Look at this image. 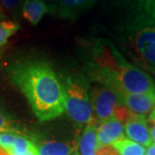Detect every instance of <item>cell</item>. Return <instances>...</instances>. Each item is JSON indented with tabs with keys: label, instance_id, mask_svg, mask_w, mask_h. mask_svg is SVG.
<instances>
[{
	"label": "cell",
	"instance_id": "obj_1",
	"mask_svg": "<svg viewBox=\"0 0 155 155\" xmlns=\"http://www.w3.org/2000/svg\"><path fill=\"white\" fill-rule=\"evenodd\" d=\"M11 80L21 90L40 121L61 116L64 111V89L48 64L28 61L17 66Z\"/></svg>",
	"mask_w": 155,
	"mask_h": 155
},
{
	"label": "cell",
	"instance_id": "obj_2",
	"mask_svg": "<svg viewBox=\"0 0 155 155\" xmlns=\"http://www.w3.org/2000/svg\"><path fill=\"white\" fill-rule=\"evenodd\" d=\"M94 61L93 76L119 94L155 92V84L151 77L130 64L113 46H98Z\"/></svg>",
	"mask_w": 155,
	"mask_h": 155
},
{
	"label": "cell",
	"instance_id": "obj_3",
	"mask_svg": "<svg viewBox=\"0 0 155 155\" xmlns=\"http://www.w3.org/2000/svg\"><path fill=\"white\" fill-rule=\"evenodd\" d=\"M123 31L129 54L136 64L155 73V20L138 0Z\"/></svg>",
	"mask_w": 155,
	"mask_h": 155
},
{
	"label": "cell",
	"instance_id": "obj_4",
	"mask_svg": "<svg viewBox=\"0 0 155 155\" xmlns=\"http://www.w3.org/2000/svg\"><path fill=\"white\" fill-rule=\"evenodd\" d=\"M93 107L101 121L116 119L122 123L127 122L133 115L123 104L119 93L109 87H96L93 89Z\"/></svg>",
	"mask_w": 155,
	"mask_h": 155
},
{
	"label": "cell",
	"instance_id": "obj_5",
	"mask_svg": "<svg viewBox=\"0 0 155 155\" xmlns=\"http://www.w3.org/2000/svg\"><path fill=\"white\" fill-rule=\"evenodd\" d=\"M64 89V110L79 124H95L93 106L86 89L76 81L68 79Z\"/></svg>",
	"mask_w": 155,
	"mask_h": 155
},
{
	"label": "cell",
	"instance_id": "obj_6",
	"mask_svg": "<svg viewBox=\"0 0 155 155\" xmlns=\"http://www.w3.org/2000/svg\"><path fill=\"white\" fill-rule=\"evenodd\" d=\"M123 104L133 115L143 116L152 112L155 108V92L140 94H120Z\"/></svg>",
	"mask_w": 155,
	"mask_h": 155
},
{
	"label": "cell",
	"instance_id": "obj_7",
	"mask_svg": "<svg viewBox=\"0 0 155 155\" xmlns=\"http://www.w3.org/2000/svg\"><path fill=\"white\" fill-rule=\"evenodd\" d=\"M125 133L130 140L142 146H150L152 144V138L147 126L146 118L143 116L132 115L130 117L126 122Z\"/></svg>",
	"mask_w": 155,
	"mask_h": 155
},
{
	"label": "cell",
	"instance_id": "obj_8",
	"mask_svg": "<svg viewBox=\"0 0 155 155\" xmlns=\"http://www.w3.org/2000/svg\"><path fill=\"white\" fill-rule=\"evenodd\" d=\"M123 124L116 119L103 121V123L97 128V138L100 146L112 145L124 137Z\"/></svg>",
	"mask_w": 155,
	"mask_h": 155
},
{
	"label": "cell",
	"instance_id": "obj_9",
	"mask_svg": "<svg viewBox=\"0 0 155 155\" xmlns=\"http://www.w3.org/2000/svg\"><path fill=\"white\" fill-rule=\"evenodd\" d=\"M48 6L42 0H26L22 6V16L30 24L35 25L48 11Z\"/></svg>",
	"mask_w": 155,
	"mask_h": 155
},
{
	"label": "cell",
	"instance_id": "obj_10",
	"mask_svg": "<svg viewBox=\"0 0 155 155\" xmlns=\"http://www.w3.org/2000/svg\"><path fill=\"white\" fill-rule=\"evenodd\" d=\"M100 147L97 138V129L95 124H90L86 127L85 131L81 136L79 149L81 155H97Z\"/></svg>",
	"mask_w": 155,
	"mask_h": 155
},
{
	"label": "cell",
	"instance_id": "obj_11",
	"mask_svg": "<svg viewBox=\"0 0 155 155\" xmlns=\"http://www.w3.org/2000/svg\"><path fill=\"white\" fill-rule=\"evenodd\" d=\"M39 155H70L75 152V146L71 143L58 141H45L36 147Z\"/></svg>",
	"mask_w": 155,
	"mask_h": 155
},
{
	"label": "cell",
	"instance_id": "obj_12",
	"mask_svg": "<svg viewBox=\"0 0 155 155\" xmlns=\"http://www.w3.org/2000/svg\"><path fill=\"white\" fill-rule=\"evenodd\" d=\"M95 0H57L60 13L64 17L75 16L88 8Z\"/></svg>",
	"mask_w": 155,
	"mask_h": 155
},
{
	"label": "cell",
	"instance_id": "obj_13",
	"mask_svg": "<svg viewBox=\"0 0 155 155\" xmlns=\"http://www.w3.org/2000/svg\"><path fill=\"white\" fill-rule=\"evenodd\" d=\"M112 146L120 155H145L146 152L144 146L126 138L114 142Z\"/></svg>",
	"mask_w": 155,
	"mask_h": 155
},
{
	"label": "cell",
	"instance_id": "obj_14",
	"mask_svg": "<svg viewBox=\"0 0 155 155\" xmlns=\"http://www.w3.org/2000/svg\"><path fill=\"white\" fill-rule=\"evenodd\" d=\"M19 29V24L7 20L0 22V46L5 45L8 38Z\"/></svg>",
	"mask_w": 155,
	"mask_h": 155
},
{
	"label": "cell",
	"instance_id": "obj_15",
	"mask_svg": "<svg viewBox=\"0 0 155 155\" xmlns=\"http://www.w3.org/2000/svg\"><path fill=\"white\" fill-rule=\"evenodd\" d=\"M0 132H5V133H13L16 132V130L13 126L11 125V123L8 120H6L1 113H0Z\"/></svg>",
	"mask_w": 155,
	"mask_h": 155
},
{
	"label": "cell",
	"instance_id": "obj_16",
	"mask_svg": "<svg viewBox=\"0 0 155 155\" xmlns=\"http://www.w3.org/2000/svg\"><path fill=\"white\" fill-rule=\"evenodd\" d=\"M142 6L146 9L150 16L155 20V0H138Z\"/></svg>",
	"mask_w": 155,
	"mask_h": 155
},
{
	"label": "cell",
	"instance_id": "obj_17",
	"mask_svg": "<svg viewBox=\"0 0 155 155\" xmlns=\"http://www.w3.org/2000/svg\"><path fill=\"white\" fill-rule=\"evenodd\" d=\"M97 155H118L116 149L112 145L108 146H100L97 151Z\"/></svg>",
	"mask_w": 155,
	"mask_h": 155
},
{
	"label": "cell",
	"instance_id": "obj_18",
	"mask_svg": "<svg viewBox=\"0 0 155 155\" xmlns=\"http://www.w3.org/2000/svg\"><path fill=\"white\" fill-rule=\"evenodd\" d=\"M148 125H149V132L151 135V138L155 142V108L150 113L149 119H148Z\"/></svg>",
	"mask_w": 155,
	"mask_h": 155
},
{
	"label": "cell",
	"instance_id": "obj_19",
	"mask_svg": "<svg viewBox=\"0 0 155 155\" xmlns=\"http://www.w3.org/2000/svg\"><path fill=\"white\" fill-rule=\"evenodd\" d=\"M1 3H2V5L4 6V8L12 10V9L17 7L18 3H19V0H1Z\"/></svg>",
	"mask_w": 155,
	"mask_h": 155
},
{
	"label": "cell",
	"instance_id": "obj_20",
	"mask_svg": "<svg viewBox=\"0 0 155 155\" xmlns=\"http://www.w3.org/2000/svg\"><path fill=\"white\" fill-rule=\"evenodd\" d=\"M145 155H155V143L151 144L149 147H148L147 151L145 152Z\"/></svg>",
	"mask_w": 155,
	"mask_h": 155
},
{
	"label": "cell",
	"instance_id": "obj_21",
	"mask_svg": "<svg viewBox=\"0 0 155 155\" xmlns=\"http://www.w3.org/2000/svg\"><path fill=\"white\" fill-rule=\"evenodd\" d=\"M2 15V8H1V5H0V17H1Z\"/></svg>",
	"mask_w": 155,
	"mask_h": 155
}]
</instances>
